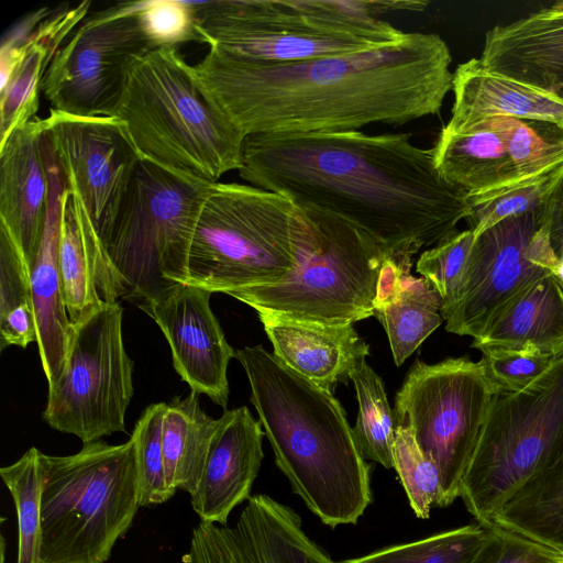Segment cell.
Listing matches in <instances>:
<instances>
[{
    "label": "cell",
    "instance_id": "6da1fadb",
    "mask_svg": "<svg viewBox=\"0 0 563 563\" xmlns=\"http://www.w3.org/2000/svg\"><path fill=\"white\" fill-rule=\"evenodd\" d=\"M451 63L440 35L406 32L369 51L294 63L209 47L190 70L208 101L249 136L358 131L435 115L452 90Z\"/></svg>",
    "mask_w": 563,
    "mask_h": 563
},
{
    "label": "cell",
    "instance_id": "7a4b0ae2",
    "mask_svg": "<svg viewBox=\"0 0 563 563\" xmlns=\"http://www.w3.org/2000/svg\"><path fill=\"white\" fill-rule=\"evenodd\" d=\"M238 172L309 219L353 227L397 256L435 245L468 214V192L409 133L249 135Z\"/></svg>",
    "mask_w": 563,
    "mask_h": 563
},
{
    "label": "cell",
    "instance_id": "3957f363",
    "mask_svg": "<svg viewBox=\"0 0 563 563\" xmlns=\"http://www.w3.org/2000/svg\"><path fill=\"white\" fill-rule=\"evenodd\" d=\"M235 358L292 492L325 526L356 523L373 500L372 466L340 401L262 345L240 349Z\"/></svg>",
    "mask_w": 563,
    "mask_h": 563
},
{
    "label": "cell",
    "instance_id": "277c9868",
    "mask_svg": "<svg viewBox=\"0 0 563 563\" xmlns=\"http://www.w3.org/2000/svg\"><path fill=\"white\" fill-rule=\"evenodd\" d=\"M413 0H216L195 2L205 44L256 62L294 63L369 51L406 32L382 16L424 11Z\"/></svg>",
    "mask_w": 563,
    "mask_h": 563
},
{
    "label": "cell",
    "instance_id": "5b68a950",
    "mask_svg": "<svg viewBox=\"0 0 563 563\" xmlns=\"http://www.w3.org/2000/svg\"><path fill=\"white\" fill-rule=\"evenodd\" d=\"M320 231L286 197L252 185L210 184L197 220L187 284L225 295L285 280Z\"/></svg>",
    "mask_w": 563,
    "mask_h": 563
},
{
    "label": "cell",
    "instance_id": "8992f818",
    "mask_svg": "<svg viewBox=\"0 0 563 563\" xmlns=\"http://www.w3.org/2000/svg\"><path fill=\"white\" fill-rule=\"evenodd\" d=\"M178 48L131 66L113 115L142 159L209 184L239 169L245 136L205 97Z\"/></svg>",
    "mask_w": 563,
    "mask_h": 563
},
{
    "label": "cell",
    "instance_id": "52a82bcc",
    "mask_svg": "<svg viewBox=\"0 0 563 563\" xmlns=\"http://www.w3.org/2000/svg\"><path fill=\"white\" fill-rule=\"evenodd\" d=\"M41 563H106L140 507L134 441L42 453Z\"/></svg>",
    "mask_w": 563,
    "mask_h": 563
},
{
    "label": "cell",
    "instance_id": "ba28073f",
    "mask_svg": "<svg viewBox=\"0 0 563 563\" xmlns=\"http://www.w3.org/2000/svg\"><path fill=\"white\" fill-rule=\"evenodd\" d=\"M209 186L140 159L100 240L124 299L140 307L187 284L190 246Z\"/></svg>",
    "mask_w": 563,
    "mask_h": 563
},
{
    "label": "cell",
    "instance_id": "9c48e42d",
    "mask_svg": "<svg viewBox=\"0 0 563 563\" xmlns=\"http://www.w3.org/2000/svg\"><path fill=\"white\" fill-rule=\"evenodd\" d=\"M563 450V355L527 387L495 393L461 481L460 497L478 523Z\"/></svg>",
    "mask_w": 563,
    "mask_h": 563
},
{
    "label": "cell",
    "instance_id": "30bf717a",
    "mask_svg": "<svg viewBox=\"0 0 563 563\" xmlns=\"http://www.w3.org/2000/svg\"><path fill=\"white\" fill-rule=\"evenodd\" d=\"M312 221L320 240L289 277L228 295L257 314L291 321L347 325L372 317L380 271L391 254L353 227Z\"/></svg>",
    "mask_w": 563,
    "mask_h": 563
},
{
    "label": "cell",
    "instance_id": "8fae6325",
    "mask_svg": "<svg viewBox=\"0 0 563 563\" xmlns=\"http://www.w3.org/2000/svg\"><path fill=\"white\" fill-rule=\"evenodd\" d=\"M494 394L481 361L450 357L435 364L417 361L396 395L395 426L409 428L439 470L440 508L460 497Z\"/></svg>",
    "mask_w": 563,
    "mask_h": 563
},
{
    "label": "cell",
    "instance_id": "7c38bea8",
    "mask_svg": "<svg viewBox=\"0 0 563 563\" xmlns=\"http://www.w3.org/2000/svg\"><path fill=\"white\" fill-rule=\"evenodd\" d=\"M122 321L119 302H102L71 323L64 368L48 386L43 420L84 444L125 431L134 387Z\"/></svg>",
    "mask_w": 563,
    "mask_h": 563
},
{
    "label": "cell",
    "instance_id": "4fadbf2b",
    "mask_svg": "<svg viewBox=\"0 0 563 563\" xmlns=\"http://www.w3.org/2000/svg\"><path fill=\"white\" fill-rule=\"evenodd\" d=\"M137 2L89 12L55 54L42 81L51 109L84 117L113 115L133 63L154 48Z\"/></svg>",
    "mask_w": 563,
    "mask_h": 563
},
{
    "label": "cell",
    "instance_id": "5bb4252c",
    "mask_svg": "<svg viewBox=\"0 0 563 563\" xmlns=\"http://www.w3.org/2000/svg\"><path fill=\"white\" fill-rule=\"evenodd\" d=\"M558 265L540 209L496 223L474 240L459 288L441 310L445 330L479 338L516 296Z\"/></svg>",
    "mask_w": 563,
    "mask_h": 563
},
{
    "label": "cell",
    "instance_id": "9a60e30c",
    "mask_svg": "<svg viewBox=\"0 0 563 563\" xmlns=\"http://www.w3.org/2000/svg\"><path fill=\"white\" fill-rule=\"evenodd\" d=\"M44 129L67 186L78 192L101 240L141 159L124 124L114 115L49 109Z\"/></svg>",
    "mask_w": 563,
    "mask_h": 563
},
{
    "label": "cell",
    "instance_id": "2e32d148",
    "mask_svg": "<svg viewBox=\"0 0 563 563\" xmlns=\"http://www.w3.org/2000/svg\"><path fill=\"white\" fill-rule=\"evenodd\" d=\"M183 563H338L308 537L300 516L254 495L232 527L200 521Z\"/></svg>",
    "mask_w": 563,
    "mask_h": 563
},
{
    "label": "cell",
    "instance_id": "e0dca14e",
    "mask_svg": "<svg viewBox=\"0 0 563 563\" xmlns=\"http://www.w3.org/2000/svg\"><path fill=\"white\" fill-rule=\"evenodd\" d=\"M211 295L207 289L181 284L139 308L161 328L170 346L174 368L191 391L205 394L227 409V373L235 351L211 310Z\"/></svg>",
    "mask_w": 563,
    "mask_h": 563
},
{
    "label": "cell",
    "instance_id": "ac0fdd59",
    "mask_svg": "<svg viewBox=\"0 0 563 563\" xmlns=\"http://www.w3.org/2000/svg\"><path fill=\"white\" fill-rule=\"evenodd\" d=\"M88 0L44 7L22 16L0 48V144L34 119L44 76L57 51L90 12Z\"/></svg>",
    "mask_w": 563,
    "mask_h": 563
},
{
    "label": "cell",
    "instance_id": "d6986e66",
    "mask_svg": "<svg viewBox=\"0 0 563 563\" xmlns=\"http://www.w3.org/2000/svg\"><path fill=\"white\" fill-rule=\"evenodd\" d=\"M264 435L247 407L224 409L199 485L190 496L201 521L227 526L233 508L250 498L264 457Z\"/></svg>",
    "mask_w": 563,
    "mask_h": 563
},
{
    "label": "cell",
    "instance_id": "ffe728a7",
    "mask_svg": "<svg viewBox=\"0 0 563 563\" xmlns=\"http://www.w3.org/2000/svg\"><path fill=\"white\" fill-rule=\"evenodd\" d=\"M49 179L44 119L34 118L0 144V223L31 268L45 227Z\"/></svg>",
    "mask_w": 563,
    "mask_h": 563
},
{
    "label": "cell",
    "instance_id": "44dd1931",
    "mask_svg": "<svg viewBox=\"0 0 563 563\" xmlns=\"http://www.w3.org/2000/svg\"><path fill=\"white\" fill-rule=\"evenodd\" d=\"M478 58L492 73L562 96L563 1L490 29Z\"/></svg>",
    "mask_w": 563,
    "mask_h": 563
},
{
    "label": "cell",
    "instance_id": "7402d4cb",
    "mask_svg": "<svg viewBox=\"0 0 563 563\" xmlns=\"http://www.w3.org/2000/svg\"><path fill=\"white\" fill-rule=\"evenodd\" d=\"M45 163L49 179L48 208L30 279L38 334L36 343L47 384L52 386L64 368L71 322L65 307L58 264L62 199L67 184L46 136Z\"/></svg>",
    "mask_w": 563,
    "mask_h": 563
},
{
    "label": "cell",
    "instance_id": "603a6c76",
    "mask_svg": "<svg viewBox=\"0 0 563 563\" xmlns=\"http://www.w3.org/2000/svg\"><path fill=\"white\" fill-rule=\"evenodd\" d=\"M454 101L443 129L465 131L488 118L509 117L563 125V96L550 93L487 70L479 58L453 71Z\"/></svg>",
    "mask_w": 563,
    "mask_h": 563
},
{
    "label": "cell",
    "instance_id": "cb8c5ba5",
    "mask_svg": "<svg viewBox=\"0 0 563 563\" xmlns=\"http://www.w3.org/2000/svg\"><path fill=\"white\" fill-rule=\"evenodd\" d=\"M273 354L316 385L333 391L369 354L353 324L324 325L257 314Z\"/></svg>",
    "mask_w": 563,
    "mask_h": 563
},
{
    "label": "cell",
    "instance_id": "d4e9b609",
    "mask_svg": "<svg viewBox=\"0 0 563 563\" xmlns=\"http://www.w3.org/2000/svg\"><path fill=\"white\" fill-rule=\"evenodd\" d=\"M472 347L563 355V287L554 273L516 296L474 339Z\"/></svg>",
    "mask_w": 563,
    "mask_h": 563
},
{
    "label": "cell",
    "instance_id": "484cf974",
    "mask_svg": "<svg viewBox=\"0 0 563 563\" xmlns=\"http://www.w3.org/2000/svg\"><path fill=\"white\" fill-rule=\"evenodd\" d=\"M431 151L441 176L468 194L518 178L494 118L461 132L442 128Z\"/></svg>",
    "mask_w": 563,
    "mask_h": 563
},
{
    "label": "cell",
    "instance_id": "4316f807",
    "mask_svg": "<svg viewBox=\"0 0 563 563\" xmlns=\"http://www.w3.org/2000/svg\"><path fill=\"white\" fill-rule=\"evenodd\" d=\"M217 428L218 419L201 409L194 391L167 404L162 448L166 483L173 495L177 489L190 496L196 492Z\"/></svg>",
    "mask_w": 563,
    "mask_h": 563
},
{
    "label": "cell",
    "instance_id": "83f0119b",
    "mask_svg": "<svg viewBox=\"0 0 563 563\" xmlns=\"http://www.w3.org/2000/svg\"><path fill=\"white\" fill-rule=\"evenodd\" d=\"M490 525L563 553V450L500 506Z\"/></svg>",
    "mask_w": 563,
    "mask_h": 563
},
{
    "label": "cell",
    "instance_id": "f1b7e54d",
    "mask_svg": "<svg viewBox=\"0 0 563 563\" xmlns=\"http://www.w3.org/2000/svg\"><path fill=\"white\" fill-rule=\"evenodd\" d=\"M442 298L431 284L412 276L409 269L396 291L375 307L373 316L386 331L397 366L442 323Z\"/></svg>",
    "mask_w": 563,
    "mask_h": 563
},
{
    "label": "cell",
    "instance_id": "f546056e",
    "mask_svg": "<svg viewBox=\"0 0 563 563\" xmlns=\"http://www.w3.org/2000/svg\"><path fill=\"white\" fill-rule=\"evenodd\" d=\"M58 264L66 311L75 323L104 301L98 294L93 262L68 187L62 199Z\"/></svg>",
    "mask_w": 563,
    "mask_h": 563
},
{
    "label": "cell",
    "instance_id": "4dcf8cb0",
    "mask_svg": "<svg viewBox=\"0 0 563 563\" xmlns=\"http://www.w3.org/2000/svg\"><path fill=\"white\" fill-rule=\"evenodd\" d=\"M563 176V162L541 173L467 194L470 230L476 238L496 223L539 210Z\"/></svg>",
    "mask_w": 563,
    "mask_h": 563
},
{
    "label": "cell",
    "instance_id": "1f68e13d",
    "mask_svg": "<svg viewBox=\"0 0 563 563\" xmlns=\"http://www.w3.org/2000/svg\"><path fill=\"white\" fill-rule=\"evenodd\" d=\"M358 401L354 435L365 460L394 468V412L388 402L382 378L366 363L361 362L350 374Z\"/></svg>",
    "mask_w": 563,
    "mask_h": 563
},
{
    "label": "cell",
    "instance_id": "d6a6232c",
    "mask_svg": "<svg viewBox=\"0 0 563 563\" xmlns=\"http://www.w3.org/2000/svg\"><path fill=\"white\" fill-rule=\"evenodd\" d=\"M42 452L27 450L16 462L0 468L18 515L16 563H41V494L43 485Z\"/></svg>",
    "mask_w": 563,
    "mask_h": 563
},
{
    "label": "cell",
    "instance_id": "836d02e7",
    "mask_svg": "<svg viewBox=\"0 0 563 563\" xmlns=\"http://www.w3.org/2000/svg\"><path fill=\"white\" fill-rule=\"evenodd\" d=\"M487 534L488 528L477 522L339 563H472Z\"/></svg>",
    "mask_w": 563,
    "mask_h": 563
},
{
    "label": "cell",
    "instance_id": "e575fe53",
    "mask_svg": "<svg viewBox=\"0 0 563 563\" xmlns=\"http://www.w3.org/2000/svg\"><path fill=\"white\" fill-rule=\"evenodd\" d=\"M518 178L563 162V125L548 121L496 117Z\"/></svg>",
    "mask_w": 563,
    "mask_h": 563
},
{
    "label": "cell",
    "instance_id": "d590c367",
    "mask_svg": "<svg viewBox=\"0 0 563 563\" xmlns=\"http://www.w3.org/2000/svg\"><path fill=\"white\" fill-rule=\"evenodd\" d=\"M394 468L406 492L410 507L420 519H428L432 506L440 507L442 486L433 461L419 448L412 431L395 426Z\"/></svg>",
    "mask_w": 563,
    "mask_h": 563
},
{
    "label": "cell",
    "instance_id": "8d00e7d4",
    "mask_svg": "<svg viewBox=\"0 0 563 563\" xmlns=\"http://www.w3.org/2000/svg\"><path fill=\"white\" fill-rule=\"evenodd\" d=\"M166 406L165 402L148 406L131 435L135 444L140 506L159 505L174 496L166 483L162 448Z\"/></svg>",
    "mask_w": 563,
    "mask_h": 563
},
{
    "label": "cell",
    "instance_id": "74e56055",
    "mask_svg": "<svg viewBox=\"0 0 563 563\" xmlns=\"http://www.w3.org/2000/svg\"><path fill=\"white\" fill-rule=\"evenodd\" d=\"M137 15L154 48H178L189 42L205 44L198 30L195 2L139 1Z\"/></svg>",
    "mask_w": 563,
    "mask_h": 563
},
{
    "label": "cell",
    "instance_id": "f35d334b",
    "mask_svg": "<svg viewBox=\"0 0 563 563\" xmlns=\"http://www.w3.org/2000/svg\"><path fill=\"white\" fill-rule=\"evenodd\" d=\"M475 236L472 230L456 231L418 258L417 272L427 279L446 306L461 283Z\"/></svg>",
    "mask_w": 563,
    "mask_h": 563
},
{
    "label": "cell",
    "instance_id": "ab89813d",
    "mask_svg": "<svg viewBox=\"0 0 563 563\" xmlns=\"http://www.w3.org/2000/svg\"><path fill=\"white\" fill-rule=\"evenodd\" d=\"M482 354L479 361L494 393H511L527 387L556 358L523 350H490Z\"/></svg>",
    "mask_w": 563,
    "mask_h": 563
},
{
    "label": "cell",
    "instance_id": "60d3db41",
    "mask_svg": "<svg viewBox=\"0 0 563 563\" xmlns=\"http://www.w3.org/2000/svg\"><path fill=\"white\" fill-rule=\"evenodd\" d=\"M472 563H563V553L525 536L490 525Z\"/></svg>",
    "mask_w": 563,
    "mask_h": 563
},
{
    "label": "cell",
    "instance_id": "b9f144b4",
    "mask_svg": "<svg viewBox=\"0 0 563 563\" xmlns=\"http://www.w3.org/2000/svg\"><path fill=\"white\" fill-rule=\"evenodd\" d=\"M23 307H33L30 268L12 234L0 223V317Z\"/></svg>",
    "mask_w": 563,
    "mask_h": 563
},
{
    "label": "cell",
    "instance_id": "7bdbcfd3",
    "mask_svg": "<svg viewBox=\"0 0 563 563\" xmlns=\"http://www.w3.org/2000/svg\"><path fill=\"white\" fill-rule=\"evenodd\" d=\"M540 217L550 245L560 260L563 257V176L542 203Z\"/></svg>",
    "mask_w": 563,
    "mask_h": 563
},
{
    "label": "cell",
    "instance_id": "ee69618b",
    "mask_svg": "<svg viewBox=\"0 0 563 563\" xmlns=\"http://www.w3.org/2000/svg\"><path fill=\"white\" fill-rule=\"evenodd\" d=\"M554 275L563 287V257L559 260V265Z\"/></svg>",
    "mask_w": 563,
    "mask_h": 563
}]
</instances>
